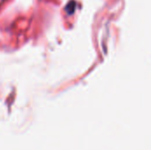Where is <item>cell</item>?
Listing matches in <instances>:
<instances>
[{"instance_id":"cell-1","label":"cell","mask_w":151,"mask_h":150,"mask_svg":"<svg viewBox=\"0 0 151 150\" xmlns=\"http://www.w3.org/2000/svg\"><path fill=\"white\" fill-rule=\"evenodd\" d=\"M75 9H76V2L75 1H70L68 3V4L66 5L65 7V11H66V13L68 15H72L74 13L75 11Z\"/></svg>"}]
</instances>
